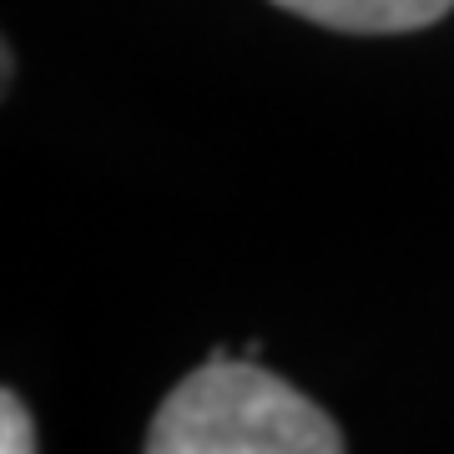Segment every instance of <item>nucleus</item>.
Listing matches in <instances>:
<instances>
[{
    "label": "nucleus",
    "mask_w": 454,
    "mask_h": 454,
    "mask_svg": "<svg viewBox=\"0 0 454 454\" xmlns=\"http://www.w3.org/2000/svg\"><path fill=\"white\" fill-rule=\"evenodd\" d=\"M343 444L309 394L227 348L167 394L146 434V454H339Z\"/></svg>",
    "instance_id": "1"
},
{
    "label": "nucleus",
    "mask_w": 454,
    "mask_h": 454,
    "mask_svg": "<svg viewBox=\"0 0 454 454\" xmlns=\"http://www.w3.org/2000/svg\"><path fill=\"white\" fill-rule=\"evenodd\" d=\"M293 16L348 35H404L424 31L454 11V0H273Z\"/></svg>",
    "instance_id": "2"
},
{
    "label": "nucleus",
    "mask_w": 454,
    "mask_h": 454,
    "mask_svg": "<svg viewBox=\"0 0 454 454\" xmlns=\"http://www.w3.org/2000/svg\"><path fill=\"white\" fill-rule=\"evenodd\" d=\"M0 450L5 454H31L35 450L31 414H26L16 389H0Z\"/></svg>",
    "instance_id": "3"
}]
</instances>
